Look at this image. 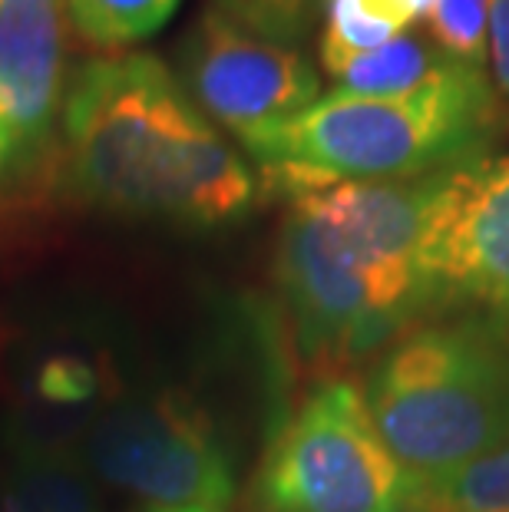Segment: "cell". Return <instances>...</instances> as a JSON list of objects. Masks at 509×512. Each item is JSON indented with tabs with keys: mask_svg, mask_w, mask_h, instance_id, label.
I'll use <instances>...</instances> for the list:
<instances>
[{
	"mask_svg": "<svg viewBox=\"0 0 509 512\" xmlns=\"http://www.w3.org/2000/svg\"><path fill=\"white\" fill-rule=\"evenodd\" d=\"M60 123L70 189L100 209L212 228L255 202L242 156L149 53L83 63Z\"/></svg>",
	"mask_w": 509,
	"mask_h": 512,
	"instance_id": "cell-1",
	"label": "cell"
},
{
	"mask_svg": "<svg viewBox=\"0 0 509 512\" xmlns=\"http://www.w3.org/2000/svg\"><path fill=\"white\" fill-rule=\"evenodd\" d=\"M496 126L486 70L450 60L404 96L328 93L248 149L262 182L281 195H308L344 182L420 179L483 159Z\"/></svg>",
	"mask_w": 509,
	"mask_h": 512,
	"instance_id": "cell-2",
	"label": "cell"
},
{
	"mask_svg": "<svg viewBox=\"0 0 509 512\" xmlns=\"http://www.w3.org/2000/svg\"><path fill=\"white\" fill-rule=\"evenodd\" d=\"M364 400L404 486L430 483L509 443V344L480 324L417 331L377 364Z\"/></svg>",
	"mask_w": 509,
	"mask_h": 512,
	"instance_id": "cell-3",
	"label": "cell"
},
{
	"mask_svg": "<svg viewBox=\"0 0 509 512\" xmlns=\"http://www.w3.org/2000/svg\"><path fill=\"white\" fill-rule=\"evenodd\" d=\"M262 512H407L404 473L351 380L318 387L265 453Z\"/></svg>",
	"mask_w": 509,
	"mask_h": 512,
	"instance_id": "cell-4",
	"label": "cell"
},
{
	"mask_svg": "<svg viewBox=\"0 0 509 512\" xmlns=\"http://www.w3.org/2000/svg\"><path fill=\"white\" fill-rule=\"evenodd\" d=\"M90 463L149 506L222 512L232 499V470L209 420L172 397L106 413L90 437Z\"/></svg>",
	"mask_w": 509,
	"mask_h": 512,
	"instance_id": "cell-5",
	"label": "cell"
},
{
	"mask_svg": "<svg viewBox=\"0 0 509 512\" xmlns=\"http://www.w3.org/2000/svg\"><path fill=\"white\" fill-rule=\"evenodd\" d=\"M192 103L245 149L278 133L321 100V83L295 47L235 27L219 10L202 14L182 47Z\"/></svg>",
	"mask_w": 509,
	"mask_h": 512,
	"instance_id": "cell-6",
	"label": "cell"
},
{
	"mask_svg": "<svg viewBox=\"0 0 509 512\" xmlns=\"http://www.w3.org/2000/svg\"><path fill=\"white\" fill-rule=\"evenodd\" d=\"M275 275L311 357H351L400 324L351 248L301 199L281 225Z\"/></svg>",
	"mask_w": 509,
	"mask_h": 512,
	"instance_id": "cell-7",
	"label": "cell"
},
{
	"mask_svg": "<svg viewBox=\"0 0 509 512\" xmlns=\"http://www.w3.org/2000/svg\"><path fill=\"white\" fill-rule=\"evenodd\" d=\"M447 172L450 169L430 172L420 179L344 182L298 195L338 232L351 255L374 278L387 308L400 318L414 301L427 298L424 245Z\"/></svg>",
	"mask_w": 509,
	"mask_h": 512,
	"instance_id": "cell-8",
	"label": "cell"
},
{
	"mask_svg": "<svg viewBox=\"0 0 509 512\" xmlns=\"http://www.w3.org/2000/svg\"><path fill=\"white\" fill-rule=\"evenodd\" d=\"M424 285L509 318V156L447 172L424 245Z\"/></svg>",
	"mask_w": 509,
	"mask_h": 512,
	"instance_id": "cell-9",
	"label": "cell"
},
{
	"mask_svg": "<svg viewBox=\"0 0 509 512\" xmlns=\"http://www.w3.org/2000/svg\"><path fill=\"white\" fill-rule=\"evenodd\" d=\"M70 27L67 0H0V113L24 169L63 113Z\"/></svg>",
	"mask_w": 509,
	"mask_h": 512,
	"instance_id": "cell-10",
	"label": "cell"
},
{
	"mask_svg": "<svg viewBox=\"0 0 509 512\" xmlns=\"http://www.w3.org/2000/svg\"><path fill=\"white\" fill-rule=\"evenodd\" d=\"M450 57L430 37L397 34L391 43L371 53H361L348 67L334 73L338 93L348 96H404L430 83Z\"/></svg>",
	"mask_w": 509,
	"mask_h": 512,
	"instance_id": "cell-11",
	"label": "cell"
},
{
	"mask_svg": "<svg viewBox=\"0 0 509 512\" xmlns=\"http://www.w3.org/2000/svg\"><path fill=\"white\" fill-rule=\"evenodd\" d=\"M407 512H509V443L440 479L407 486Z\"/></svg>",
	"mask_w": 509,
	"mask_h": 512,
	"instance_id": "cell-12",
	"label": "cell"
},
{
	"mask_svg": "<svg viewBox=\"0 0 509 512\" xmlns=\"http://www.w3.org/2000/svg\"><path fill=\"white\" fill-rule=\"evenodd\" d=\"M179 0H67L73 30L100 50H123L153 37Z\"/></svg>",
	"mask_w": 509,
	"mask_h": 512,
	"instance_id": "cell-13",
	"label": "cell"
},
{
	"mask_svg": "<svg viewBox=\"0 0 509 512\" xmlns=\"http://www.w3.org/2000/svg\"><path fill=\"white\" fill-rule=\"evenodd\" d=\"M7 499L14 512H96L90 486L67 463L34 453L17 463Z\"/></svg>",
	"mask_w": 509,
	"mask_h": 512,
	"instance_id": "cell-14",
	"label": "cell"
},
{
	"mask_svg": "<svg viewBox=\"0 0 509 512\" xmlns=\"http://www.w3.org/2000/svg\"><path fill=\"white\" fill-rule=\"evenodd\" d=\"M430 40L450 60L483 70L490 63V0H433Z\"/></svg>",
	"mask_w": 509,
	"mask_h": 512,
	"instance_id": "cell-15",
	"label": "cell"
},
{
	"mask_svg": "<svg viewBox=\"0 0 509 512\" xmlns=\"http://www.w3.org/2000/svg\"><path fill=\"white\" fill-rule=\"evenodd\" d=\"M324 34H321V63L331 76L348 67L361 53H371L391 43L400 30L371 17L357 0H324Z\"/></svg>",
	"mask_w": 509,
	"mask_h": 512,
	"instance_id": "cell-16",
	"label": "cell"
},
{
	"mask_svg": "<svg viewBox=\"0 0 509 512\" xmlns=\"http://www.w3.org/2000/svg\"><path fill=\"white\" fill-rule=\"evenodd\" d=\"M314 4L318 0H215V10L248 34L291 47L308 34Z\"/></svg>",
	"mask_w": 509,
	"mask_h": 512,
	"instance_id": "cell-17",
	"label": "cell"
},
{
	"mask_svg": "<svg viewBox=\"0 0 509 512\" xmlns=\"http://www.w3.org/2000/svg\"><path fill=\"white\" fill-rule=\"evenodd\" d=\"M490 67L509 100V0H490Z\"/></svg>",
	"mask_w": 509,
	"mask_h": 512,
	"instance_id": "cell-18",
	"label": "cell"
},
{
	"mask_svg": "<svg viewBox=\"0 0 509 512\" xmlns=\"http://www.w3.org/2000/svg\"><path fill=\"white\" fill-rule=\"evenodd\" d=\"M357 4L371 17L384 20V24H391L394 30L404 34L410 24H417L420 17L430 14L433 0H357Z\"/></svg>",
	"mask_w": 509,
	"mask_h": 512,
	"instance_id": "cell-19",
	"label": "cell"
},
{
	"mask_svg": "<svg viewBox=\"0 0 509 512\" xmlns=\"http://www.w3.org/2000/svg\"><path fill=\"white\" fill-rule=\"evenodd\" d=\"M20 169H24V159H20L17 143H14V133H10L4 113H0V182H7Z\"/></svg>",
	"mask_w": 509,
	"mask_h": 512,
	"instance_id": "cell-20",
	"label": "cell"
},
{
	"mask_svg": "<svg viewBox=\"0 0 509 512\" xmlns=\"http://www.w3.org/2000/svg\"><path fill=\"white\" fill-rule=\"evenodd\" d=\"M146 512H219V509H162V506H146Z\"/></svg>",
	"mask_w": 509,
	"mask_h": 512,
	"instance_id": "cell-21",
	"label": "cell"
},
{
	"mask_svg": "<svg viewBox=\"0 0 509 512\" xmlns=\"http://www.w3.org/2000/svg\"><path fill=\"white\" fill-rule=\"evenodd\" d=\"M0 512H14V509H10V499H7V493H0Z\"/></svg>",
	"mask_w": 509,
	"mask_h": 512,
	"instance_id": "cell-22",
	"label": "cell"
}]
</instances>
